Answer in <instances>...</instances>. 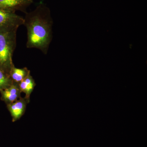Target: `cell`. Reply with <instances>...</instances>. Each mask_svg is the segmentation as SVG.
<instances>
[{"label":"cell","instance_id":"1","mask_svg":"<svg viewBox=\"0 0 147 147\" xmlns=\"http://www.w3.org/2000/svg\"><path fill=\"white\" fill-rule=\"evenodd\" d=\"M24 25L27 31L26 47L47 54L52 39L53 20L50 9L40 3L34 10L26 12Z\"/></svg>","mask_w":147,"mask_h":147},{"label":"cell","instance_id":"2","mask_svg":"<svg viewBox=\"0 0 147 147\" xmlns=\"http://www.w3.org/2000/svg\"><path fill=\"white\" fill-rule=\"evenodd\" d=\"M17 31L0 32V70L9 75L14 65L12 57L16 47Z\"/></svg>","mask_w":147,"mask_h":147},{"label":"cell","instance_id":"3","mask_svg":"<svg viewBox=\"0 0 147 147\" xmlns=\"http://www.w3.org/2000/svg\"><path fill=\"white\" fill-rule=\"evenodd\" d=\"M24 23V18L16 13L0 9V32L17 30Z\"/></svg>","mask_w":147,"mask_h":147},{"label":"cell","instance_id":"4","mask_svg":"<svg viewBox=\"0 0 147 147\" xmlns=\"http://www.w3.org/2000/svg\"><path fill=\"white\" fill-rule=\"evenodd\" d=\"M33 0H0V9L15 13L16 11L26 13V9Z\"/></svg>","mask_w":147,"mask_h":147},{"label":"cell","instance_id":"5","mask_svg":"<svg viewBox=\"0 0 147 147\" xmlns=\"http://www.w3.org/2000/svg\"><path fill=\"white\" fill-rule=\"evenodd\" d=\"M28 103L25 98L20 97L12 103L7 104V108L12 117V121L19 119L24 115Z\"/></svg>","mask_w":147,"mask_h":147},{"label":"cell","instance_id":"6","mask_svg":"<svg viewBox=\"0 0 147 147\" xmlns=\"http://www.w3.org/2000/svg\"><path fill=\"white\" fill-rule=\"evenodd\" d=\"M1 99L7 105L12 103L21 97V92L18 84L13 83L10 86L0 91Z\"/></svg>","mask_w":147,"mask_h":147},{"label":"cell","instance_id":"7","mask_svg":"<svg viewBox=\"0 0 147 147\" xmlns=\"http://www.w3.org/2000/svg\"><path fill=\"white\" fill-rule=\"evenodd\" d=\"M18 85L21 92H23L26 94L25 98L28 103L30 101L31 94L36 86L34 79L31 75L30 73L29 74L27 77Z\"/></svg>","mask_w":147,"mask_h":147},{"label":"cell","instance_id":"8","mask_svg":"<svg viewBox=\"0 0 147 147\" xmlns=\"http://www.w3.org/2000/svg\"><path fill=\"white\" fill-rule=\"evenodd\" d=\"M30 73V71L27 67L18 68L13 66L9 73V76L13 83L19 84Z\"/></svg>","mask_w":147,"mask_h":147},{"label":"cell","instance_id":"9","mask_svg":"<svg viewBox=\"0 0 147 147\" xmlns=\"http://www.w3.org/2000/svg\"><path fill=\"white\" fill-rule=\"evenodd\" d=\"M13 84L9 75L0 70V91L8 88Z\"/></svg>","mask_w":147,"mask_h":147}]
</instances>
